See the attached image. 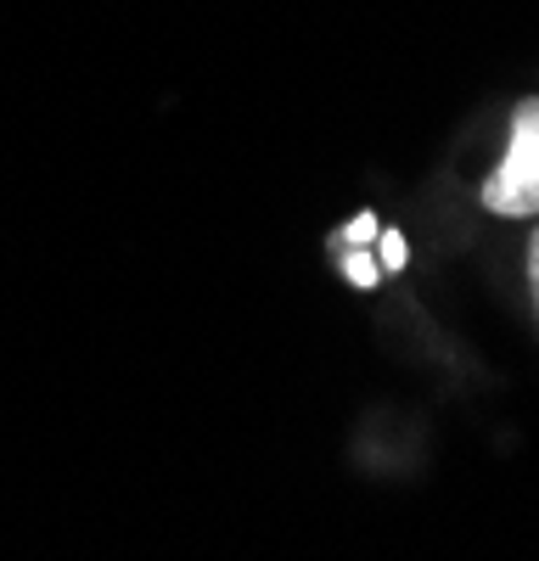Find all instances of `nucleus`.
I'll list each match as a JSON object with an SVG mask.
<instances>
[{
  "mask_svg": "<svg viewBox=\"0 0 539 561\" xmlns=\"http://www.w3.org/2000/svg\"><path fill=\"white\" fill-rule=\"evenodd\" d=\"M483 208L501 219H539V102H517L506 158L483 180Z\"/></svg>",
  "mask_w": 539,
  "mask_h": 561,
  "instance_id": "obj_1",
  "label": "nucleus"
},
{
  "mask_svg": "<svg viewBox=\"0 0 539 561\" xmlns=\"http://www.w3.org/2000/svg\"><path fill=\"white\" fill-rule=\"evenodd\" d=\"M377 230H382L377 214H354V219L337 230V242H343V248H371V242H377Z\"/></svg>",
  "mask_w": 539,
  "mask_h": 561,
  "instance_id": "obj_2",
  "label": "nucleus"
},
{
  "mask_svg": "<svg viewBox=\"0 0 539 561\" xmlns=\"http://www.w3.org/2000/svg\"><path fill=\"white\" fill-rule=\"evenodd\" d=\"M343 275L354 280V287H377V280H382V270H377V259H371L366 248H354V253L343 259Z\"/></svg>",
  "mask_w": 539,
  "mask_h": 561,
  "instance_id": "obj_3",
  "label": "nucleus"
},
{
  "mask_svg": "<svg viewBox=\"0 0 539 561\" xmlns=\"http://www.w3.org/2000/svg\"><path fill=\"white\" fill-rule=\"evenodd\" d=\"M528 280H534V309H539V230H534V248H528Z\"/></svg>",
  "mask_w": 539,
  "mask_h": 561,
  "instance_id": "obj_5",
  "label": "nucleus"
},
{
  "mask_svg": "<svg viewBox=\"0 0 539 561\" xmlns=\"http://www.w3.org/2000/svg\"><path fill=\"white\" fill-rule=\"evenodd\" d=\"M377 270L382 275L404 270V237H399V230H377Z\"/></svg>",
  "mask_w": 539,
  "mask_h": 561,
  "instance_id": "obj_4",
  "label": "nucleus"
}]
</instances>
